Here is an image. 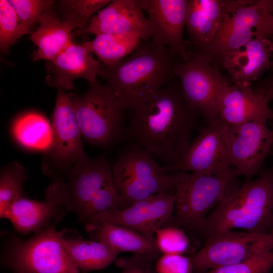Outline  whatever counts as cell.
Masks as SVG:
<instances>
[{"instance_id":"cell-1","label":"cell","mask_w":273,"mask_h":273,"mask_svg":"<svg viewBox=\"0 0 273 273\" xmlns=\"http://www.w3.org/2000/svg\"><path fill=\"white\" fill-rule=\"evenodd\" d=\"M133 111L126 138L165 164L179 162L191 144L200 114L185 98L173 80Z\"/></svg>"},{"instance_id":"cell-2","label":"cell","mask_w":273,"mask_h":273,"mask_svg":"<svg viewBox=\"0 0 273 273\" xmlns=\"http://www.w3.org/2000/svg\"><path fill=\"white\" fill-rule=\"evenodd\" d=\"M180 61L165 47L142 40L135 51L120 62L102 65L103 78L125 110H133L151 99L175 78L174 68Z\"/></svg>"},{"instance_id":"cell-3","label":"cell","mask_w":273,"mask_h":273,"mask_svg":"<svg viewBox=\"0 0 273 273\" xmlns=\"http://www.w3.org/2000/svg\"><path fill=\"white\" fill-rule=\"evenodd\" d=\"M273 214V168H262L254 179L228 193L206 217L197 234L205 239L234 229L268 233Z\"/></svg>"},{"instance_id":"cell-4","label":"cell","mask_w":273,"mask_h":273,"mask_svg":"<svg viewBox=\"0 0 273 273\" xmlns=\"http://www.w3.org/2000/svg\"><path fill=\"white\" fill-rule=\"evenodd\" d=\"M114 186L122 198L119 210L155 195L174 192L177 174H167L146 149L129 143L112 165Z\"/></svg>"},{"instance_id":"cell-5","label":"cell","mask_w":273,"mask_h":273,"mask_svg":"<svg viewBox=\"0 0 273 273\" xmlns=\"http://www.w3.org/2000/svg\"><path fill=\"white\" fill-rule=\"evenodd\" d=\"M69 95L82 137L88 143L108 149L126 139L125 110L106 84L97 81L83 95Z\"/></svg>"},{"instance_id":"cell-6","label":"cell","mask_w":273,"mask_h":273,"mask_svg":"<svg viewBox=\"0 0 273 273\" xmlns=\"http://www.w3.org/2000/svg\"><path fill=\"white\" fill-rule=\"evenodd\" d=\"M176 172L174 212L162 227H179L197 234L208 213L225 196L230 183L237 174L233 168L211 175Z\"/></svg>"},{"instance_id":"cell-7","label":"cell","mask_w":273,"mask_h":273,"mask_svg":"<svg viewBox=\"0 0 273 273\" xmlns=\"http://www.w3.org/2000/svg\"><path fill=\"white\" fill-rule=\"evenodd\" d=\"M273 16L266 0H224L222 21L217 35L200 55L219 70L222 59L254 38H267Z\"/></svg>"},{"instance_id":"cell-8","label":"cell","mask_w":273,"mask_h":273,"mask_svg":"<svg viewBox=\"0 0 273 273\" xmlns=\"http://www.w3.org/2000/svg\"><path fill=\"white\" fill-rule=\"evenodd\" d=\"M52 114V141L43 152L42 169L53 181H64L75 164L86 154L82 135L69 94L57 89Z\"/></svg>"},{"instance_id":"cell-9","label":"cell","mask_w":273,"mask_h":273,"mask_svg":"<svg viewBox=\"0 0 273 273\" xmlns=\"http://www.w3.org/2000/svg\"><path fill=\"white\" fill-rule=\"evenodd\" d=\"M111 162L104 154L86 155L73 166L64 181H53L46 191V201L78 216L103 187L113 183Z\"/></svg>"},{"instance_id":"cell-10","label":"cell","mask_w":273,"mask_h":273,"mask_svg":"<svg viewBox=\"0 0 273 273\" xmlns=\"http://www.w3.org/2000/svg\"><path fill=\"white\" fill-rule=\"evenodd\" d=\"M66 231L52 225L26 240L14 241L5 262L16 273H79L61 242Z\"/></svg>"},{"instance_id":"cell-11","label":"cell","mask_w":273,"mask_h":273,"mask_svg":"<svg viewBox=\"0 0 273 273\" xmlns=\"http://www.w3.org/2000/svg\"><path fill=\"white\" fill-rule=\"evenodd\" d=\"M273 250V235L229 230L206 239L189 257L193 273L239 263Z\"/></svg>"},{"instance_id":"cell-12","label":"cell","mask_w":273,"mask_h":273,"mask_svg":"<svg viewBox=\"0 0 273 273\" xmlns=\"http://www.w3.org/2000/svg\"><path fill=\"white\" fill-rule=\"evenodd\" d=\"M174 74L185 98L202 115L206 124L217 120L219 95L224 86L232 83L230 78L201 56L177 63Z\"/></svg>"},{"instance_id":"cell-13","label":"cell","mask_w":273,"mask_h":273,"mask_svg":"<svg viewBox=\"0 0 273 273\" xmlns=\"http://www.w3.org/2000/svg\"><path fill=\"white\" fill-rule=\"evenodd\" d=\"M268 119L261 118L228 127V141L230 165L245 181L252 179L263 168L273 146V129Z\"/></svg>"},{"instance_id":"cell-14","label":"cell","mask_w":273,"mask_h":273,"mask_svg":"<svg viewBox=\"0 0 273 273\" xmlns=\"http://www.w3.org/2000/svg\"><path fill=\"white\" fill-rule=\"evenodd\" d=\"M175 202L174 192L162 193L140 201L122 210L104 212L86 223L87 231L104 224L123 226L155 240V233L173 215Z\"/></svg>"},{"instance_id":"cell-15","label":"cell","mask_w":273,"mask_h":273,"mask_svg":"<svg viewBox=\"0 0 273 273\" xmlns=\"http://www.w3.org/2000/svg\"><path fill=\"white\" fill-rule=\"evenodd\" d=\"M228 125L218 119L200 129L181 161L173 166H163L165 172L177 171L215 175L228 171L230 165L228 149Z\"/></svg>"},{"instance_id":"cell-16","label":"cell","mask_w":273,"mask_h":273,"mask_svg":"<svg viewBox=\"0 0 273 273\" xmlns=\"http://www.w3.org/2000/svg\"><path fill=\"white\" fill-rule=\"evenodd\" d=\"M148 15L156 46L166 47L180 61L191 59L190 43L183 37L188 0H138Z\"/></svg>"},{"instance_id":"cell-17","label":"cell","mask_w":273,"mask_h":273,"mask_svg":"<svg viewBox=\"0 0 273 273\" xmlns=\"http://www.w3.org/2000/svg\"><path fill=\"white\" fill-rule=\"evenodd\" d=\"M272 98L271 79L255 88L227 84L219 95L218 118L229 126L261 118L273 119V110L269 107Z\"/></svg>"},{"instance_id":"cell-18","label":"cell","mask_w":273,"mask_h":273,"mask_svg":"<svg viewBox=\"0 0 273 273\" xmlns=\"http://www.w3.org/2000/svg\"><path fill=\"white\" fill-rule=\"evenodd\" d=\"M83 32L95 35L131 32L142 40H148L153 28L138 0H114L92 18L86 28L80 31Z\"/></svg>"},{"instance_id":"cell-19","label":"cell","mask_w":273,"mask_h":273,"mask_svg":"<svg viewBox=\"0 0 273 273\" xmlns=\"http://www.w3.org/2000/svg\"><path fill=\"white\" fill-rule=\"evenodd\" d=\"M102 66L83 43H72L47 64L50 73L48 83L65 90L74 88L73 80L77 78L84 79L92 84L97 81Z\"/></svg>"},{"instance_id":"cell-20","label":"cell","mask_w":273,"mask_h":273,"mask_svg":"<svg viewBox=\"0 0 273 273\" xmlns=\"http://www.w3.org/2000/svg\"><path fill=\"white\" fill-rule=\"evenodd\" d=\"M273 42L268 38H254L242 48L225 55L220 68L228 72L232 84L251 85L267 69H269Z\"/></svg>"},{"instance_id":"cell-21","label":"cell","mask_w":273,"mask_h":273,"mask_svg":"<svg viewBox=\"0 0 273 273\" xmlns=\"http://www.w3.org/2000/svg\"><path fill=\"white\" fill-rule=\"evenodd\" d=\"M224 0H189L186 26L193 51V57L202 54L212 43L219 29Z\"/></svg>"},{"instance_id":"cell-22","label":"cell","mask_w":273,"mask_h":273,"mask_svg":"<svg viewBox=\"0 0 273 273\" xmlns=\"http://www.w3.org/2000/svg\"><path fill=\"white\" fill-rule=\"evenodd\" d=\"M37 29L31 31L30 39L37 49L32 55L33 61L55 59L72 43L74 27L60 19L51 9L40 17Z\"/></svg>"},{"instance_id":"cell-23","label":"cell","mask_w":273,"mask_h":273,"mask_svg":"<svg viewBox=\"0 0 273 273\" xmlns=\"http://www.w3.org/2000/svg\"><path fill=\"white\" fill-rule=\"evenodd\" d=\"M65 212L62 208L46 201L22 197L10 207L4 218L9 219L18 233L27 235L55 225Z\"/></svg>"},{"instance_id":"cell-24","label":"cell","mask_w":273,"mask_h":273,"mask_svg":"<svg viewBox=\"0 0 273 273\" xmlns=\"http://www.w3.org/2000/svg\"><path fill=\"white\" fill-rule=\"evenodd\" d=\"M96 231V240L120 253L134 252L147 256L153 262L162 255L155 240L127 228L116 224H104Z\"/></svg>"},{"instance_id":"cell-25","label":"cell","mask_w":273,"mask_h":273,"mask_svg":"<svg viewBox=\"0 0 273 273\" xmlns=\"http://www.w3.org/2000/svg\"><path fill=\"white\" fill-rule=\"evenodd\" d=\"M63 235V246L73 264L82 271L104 268L115 261L119 254L100 241L67 239Z\"/></svg>"},{"instance_id":"cell-26","label":"cell","mask_w":273,"mask_h":273,"mask_svg":"<svg viewBox=\"0 0 273 273\" xmlns=\"http://www.w3.org/2000/svg\"><path fill=\"white\" fill-rule=\"evenodd\" d=\"M142 39L131 32L105 33L83 42L105 66L113 65L131 55Z\"/></svg>"},{"instance_id":"cell-27","label":"cell","mask_w":273,"mask_h":273,"mask_svg":"<svg viewBox=\"0 0 273 273\" xmlns=\"http://www.w3.org/2000/svg\"><path fill=\"white\" fill-rule=\"evenodd\" d=\"M12 133L20 145L29 150L44 152L49 149L52 141L51 123L36 112L19 117L13 124Z\"/></svg>"},{"instance_id":"cell-28","label":"cell","mask_w":273,"mask_h":273,"mask_svg":"<svg viewBox=\"0 0 273 273\" xmlns=\"http://www.w3.org/2000/svg\"><path fill=\"white\" fill-rule=\"evenodd\" d=\"M27 179L25 168L13 161L2 168L0 172V217L10 207L22 197L23 188Z\"/></svg>"},{"instance_id":"cell-29","label":"cell","mask_w":273,"mask_h":273,"mask_svg":"<svg viewBox=\"0 0 273 273\" xmlns=\"http://www.w3.org/2000/svg\"><path fill=\"white\" fill-rule=\"evenodd\" d=\"M111 0H65L59 2L62 20L69 23L74 29L82 31L93 15L104 8Z\"/></svg>"},{"instance_id":"cell-30","label":"cell","mask_w":273,"mask_h":273,"mask_svg":"<svg viewBox=\"0 0 273 273\" xmlns=\"http://www.w3.org/2000/svg\"><path fill=\"white\" fill-rule=\"evenodd\" d=\"M30 34L22 25L9 1H0V48L6 52L22 36Z\"/></svg>"},{"instance_id":"cell-31","label":"cell","mask_w":273,"mask_h":273,"mask_svg":"<svg viewBox=\"0 0 273 273\" xmlns=\"http://www.w3.org/2000/svg\"><path fill=\"white\" fill-rule=\"evenodd\" d=\"M121 202L122 198L112 183L103 187L96 194L78 218L80 221L86 223L98 214L119 209Z\"/></svg>"},{"instance_id":"cell-32","label":"cell","mask_w":273,"mask_h":273,"mask_svg":"<svg viewBox=\"0 0 273 273\" xmlns=\"http://www.w3.org/2000/svg\"><path fill=\"white\" fill-rule=\"evenodd\" d=\"M157 246L162 254L186 253L190 246V240L183 228L165 226L157 229L155 233Z\"/></svg>"},{"instance_id":"cell-33","label":"cell","mask_w":273,"mask_h":273,"mask_svg":"<svg viewBox=\"0 0 273 273\" xmlns=\"http://www.w3.org/2000/svg\"><path fill=\"white\" fill-rule=\"evenodd\" d=\"M15 9L20 21L30 33L41 16L52 9L54 4L50 0H9Z\"/></svg>"},{"instance_id":"cell-34","label":"cell","mask_w":273,"mask_h":273,"mask_svg":"<svg viewBox=\"0 0 273 273\" xmlns=\"http://www.w3.org/2000/svg\"><path fill=\"white\" fill-rule=\"evenodd\" d=\"M272 267L273 250H271L239 263L201 273H270Z\"/></svg>"},{"instance_id":"cell-35","label":"cell","mask_w":273,"mask_h":273,"mask_svg":"<svg viewBox=\"0 0 273 273\" xmlns=\"http://www.w3.org/2000/svg\"><path fill=\"white\" fill-rule=\"evenodd\" d=\"M158 273H193L189 257L183 254H162L155 264Z\"/></svg>"},{"instance_id":"cell-36","label":"cell","mask_w":273,"mask_h":273,"mask_svg":"<svg viewBox=\"0 0 273 273\" xmlns=\"http://www.w3.org/2000/svg\"><path fill=\"white\" fill-rule=\"evenodd\" d=\"M115 262L122 268V273H158L154 262L142 254L134 253L129 257H120Z\"/></svg>"},{"instance_id":"cell-37","label":"cell","mask_w":273,"mask_h":273,"mask_svg":"<svg viewBox=\"0 0 273 273\" xmlns=\"http://www.w3.org/2000/svg\"><path fill=\"white\" fill-rule=\"evenodd\" d=\"M268 13L273 16V0H266Z\"/></svg>"},{"instance_id":"cell-38","label":"cell","mask_w":273,"mask_h":273,"mask_svg":"<svg viewBox=\"0 0 273 273\" xmlns=\"http://www.w3.org/2000/svg\"><path fill=\"white\" fill-rule=\"evenodd\" d=\"M268 233L273 235V214L272 215L269 222L268 224Z\"/></svg>"},{"instance_id":"cell-39","label":"cell","mask_w":273,"mask_h":273,"mask_svg":"<svg viewBox=\"0 0 273 273\" xmlns=\"http://www.w3.org/2000/svg\"><path fill=\"white\" fill-rule=\"evenodd\" d=\"M268 39L270 40L273 42V18L270 24L269 36Z\"/></svg>"},{"instance_id":"cell-40","label":"cell","mask_w":273,"mask_h":273,"mask_svg":"<svg viewBox=\"0 0 273 273\" xmlns=\"http://www.w3.org/2000/svg\"><path fill=\"white\" fill-rule=\"evenodd\" d=\"M269 69L271 71V74H271L272 75V78H273V53H272V55L271 60V63H270Z\"/></svg>"},{"instance_id":"cell-41","label":"cell","mask_w":273,"mask_h":273,"mask_svg":"<svg viewBox=\"0 0 273 273\" xmlns=\"http://www.w3.org/2000/svg\"><path fill=\"white\" fill-rule=\"evenodd\" d=\"M271 153H273V146H272V149H271ZM271 167L273 168V165L271 166Z\"/></svg>"},{"instance_id":"cell-42","label":"cell","mask_w":273,"mask_h":273,"mask_svg":"<svg viewBox=\"0 0 273 273\" xmlns=\"http://www.w3.org/2000/svg\"><path fill=\"white\" fill-rule=\"evenodd\" d=\"M271 79H272V82H273V78H271ZM272 101H273V98H272Z\"/></svg>"}]
</instances>
